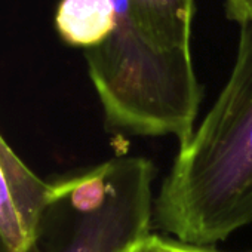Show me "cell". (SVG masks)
I'll return each mask as SVG.
<instances>
[{"instance_id": "cell-1", "label": "cell", "mask_w": 252, "mask_h": 252, "mask_svg": "<svg viewBox=\"0 0 252 252\" xmlns=\"http://www.w3.org/2000/svg\"><path fill=\"white\" fill-rule=\"evenodd\" d=\"M153 220L175 240L208 248L252 224V20L240 24L215 104L160 184Z\"/></svg>"}, {"instance_id": "cell-2", "label": "cell", "mask_w": 252, "mask_h": 252, "mask_svg": "<svg viewBox=\"0 0 252 252\" xmlns=\"http://www.w3.org/2000/svg\"><path fill=\"white\" fill-rule=\"evenodd\" d=\"M113 2V33L85 51L105 128L132 137H174L183 146L194 132L203 95L193 58L158 51L138 29L129 0Z\"/></svg>"}, {"instance_id": "cell-3", "label": "cell", "mask_w": 252, "mask_h": 252, "mask_svg": "<svg viewBox=\"0 0 252 252\" xmlns=\"http://www.w3.org/2000/svg\"><path fill=\"white\" fill-rule=\"evenodd\" d=\"M155 166L116 156L49 180V206L30 252H122L150 233Z\"/></svg>"}, {"instance_id": "cell-4", "label": "cell", "mask_w": 252, "mask_h": 252, "mask_svg": "<svg viewBox=\"0 0 252 252\" xmlns=\"http://www.w3.org/2000/svg\"><path fill=\"white\" fill-rule=\"evenodd\" d=\"M49 206V181L39 178L0 135V234L12 252H30Z\"/></svg>"}, {"instance_id": "cell-5", "label": "cell", "mask_w": 252, "mask_h": 252, "mask_svg": "<svg viewBox=\"0 0 252 252\" xmlns=\"http://www.w3.org/2000/svg\"><path fill=\"white\" fill-rule=\"evenodd\" d=\"M129 6L152 46L168 55L191 57L194 0H129Z\"/></svg>"}, {"instance_id": "cell-6", "label": "cell", "mask_w": 252, "mask_h": 252, "mask_svg": "<svg viewBox=\"0 0 252 252\" xmlns=\"http://www.w3.org/2000/svg\"><path fill=\"white\" fill-rule=\"evenodd\" d=\"M116 27L113 0H60L55 29L61 40L85 51L99 46Z\"/></svg>"}, {"instance_id": "cell-7", "label": "cell", "mask_w": 252, "mask_h": 252, "mask_svg": "<svg viewBox=\"0 0 252 252\" xmlns=\"http://www.w3.org/2000/svg\"><path fill=\"white\" fill-rule=\"evenodd\" d=\"M122 252H175V240L159 234H146Z\"/></svg>"}, {"instance_id": "cell-8", "label": "cell", "mask_w": 252, "mask_h": 252, "mask_svg": "<svg viewBox=\"0 0 252 252\" xmlns=\"http://www.w3.org/2000/svg\"><path fill=\"white\" fill-rule=\"evenodd\" d=\"M225 15L239 26L252 20V0H224Z\"/></svg>"}, {"instance_id": "cell-9", "label": "cell", "mask_w": 252, "mask_h": 252, "mask_svg": "<svg viewBox=\"0 0 252 252\" xmlns=\"http://www.w3.org/2000/svg\"><path fill=\"white\" fill-rule=\"evenodd\" d=\"M175 252H220V251L211 249L208 246H194L175 240ZM246 252H252V251H246Z\"/></svg>"}, {"instance_id": "cell-10", "label": "cell", "mask_w": 252, "mask_h": 252, "mask_svg": "<svg viewBox=\"0 0 252 252\" xmlns=\"http://www.w3.org/2000/svg\"><path fill=\"white\" fill-rule=\"evenodd\" d=\"M0 252H12L11 248L8 246V243L5 242V239H3L2 234H0Z\"/></svg>"}]
</instances>
